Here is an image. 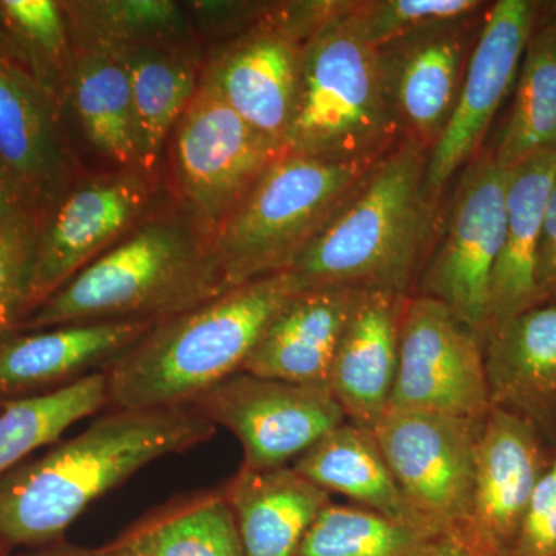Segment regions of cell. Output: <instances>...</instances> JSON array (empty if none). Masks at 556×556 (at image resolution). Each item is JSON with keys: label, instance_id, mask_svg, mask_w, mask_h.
Listing matches in <instances>:
<instances>
[{"label": "cell", "instance_id": "cell-1", "mask_svg": "<svg viewBox=\"0 0 556 556\" xmlns=\"http://www.w3.org/2000/svg\"><path fill=\"white\" fill-rule=\"evenodd\" d=\"M217 427L192 407L112 409L0 478V541L43 547L153 460L204 444Z\"/></svg>", "mask_w": 556, "mask_h": 556}, {"label": "cell", "instance_id": "cell-2", "mask_svg": "<svg viewBox=\"0 0 556 556\" xmlns=\"http://www.w3.org/2000/svg\"><path fill=\"white\" fill-rule=\"evenodd\" d=\"M229 291L211 237L178 206L153 211L70 278L16 332L109 320H164Z\"/></svg>", "mask_w": 556, "mask_h": 556}, {"label": "cell", "instance_id": "cell-3", "mask_svg": "<svg viewBox=\"0 0 556 556\" xmlns=\"http://www.w3.org/2000/svg\"><path fill=\"white\" fill-rule=\"evenodd\" d=\"M428 152L402 138L350 203L287 270L292 294L354 289L412 295L437 212L426 199Z\"/></svg>", "mask_w": 556, "mask_h": 556}, {"label": "cell", "instance_id": "cell-4", "mask_svg": "<svg viewBox=\"0 0 556 556\" xmlns=\"http://www.w3.org/2000/svg\"><path fill=\"white\" fill-rule=\"evenodd\" d=\"M291 295L280 273L156 321L105 369L109 407H189L211 388L243 371L263 331Z\"/></svg>", "mask_w": 556, "mask_h": 556}, {"label": "cell", "instance_id": "cell-5", "mask_svg": "<svg viewBox=\"0 0 556 556\" xmlns=\"http://www.w3.org/2000/svg\"><path fill=\"white\" fill-rule=\"evenodd\" d=\"M379 161L283 153L212 236L226 288L287 270L356 195Z\"/></svg>", "mask_w": 556, "mask_h": 556}, {"label": "cell", "instance_id": "cell-6", "mask_svg": "<svg viewBox=\"0 0 556 556\" xmlns=\"http://www.w3.org/2000/svg\"><path fill=\"white\" fill-rule=\"evenodd\" d=\"M351 2L306 42L285 150L329 160H378L401 141L378 49L362 38Z\"/></svg>", "mask_w": 556, "mask_h": 556}, {"label": "cell", "instance_id": "cell-7", "mask_svg": "<svg viewBox=\"0 0 556 556\" xmlns=\"http://www.w3.org/2000/svg\"><path fill=\"white\" fill-rule=\"evenodd\" d=\"M167 146L177 206L211 239L287 153L244 123L203 75Z\"/></svg>", "mask_w": 556, "mask_h": 556}, {"label": "cell", "instance_id": "cell-8", "mask_svg": "<svg viewBox=\"0 0 556 556\" xmlns=\"http://www.w3.org/2000/svg\"><path fill=\"white\" fill-rule=\"evenodd\" d=\"M508 170L489 150L460 172L439 236L424 257L412 295L442 303L481 339L490 316V280L506 229Z\"/></svg>", "mask_w": 556, "mask_h": 556}, {"label": "cell", "instance_id": "cell-9", "mask_svg": "<svg viewBox=\"0 0 556 556\" xmlns=\"http://www.w3.org/2000/svg\"><path fill=\"white\" fill-rule=\"evenodd\" d=\"M482 424L484 419L388 409L372 428L402 495L434 533L467 525Z\"/></svg>", "mask_w": 556, "mask_h": 556}, {"label": "cell", "instance_id": "cell-10", "mask_svg": "<svg viewBox=\"0 0 556 556\" xmlns=\"http://www.w3.org/2000/svg\"><path fill=\"white\" fill-rule=\"evenodd\" d=\"M536 14L533 0H497L486 9L455 112L428 155L424 190L437 214L445 189L482 152L497 110L517 86Z\"/></svg>", "mask_w": 556, "mask_h": 556}, {"label": "cell", "instance_id": "cell-11", "mask_svg": "<svg viewBox=\"0 0 556 556\" xmlns=\"http://www.w3.org/2000/svg\"><path fill=\"white\" fill-rule=\"evenodd\" d=\"M189 407L236 434L243 447L241 467L255 471L289 467L346 420L328 388L247 371L223 380Z\"/></svg>", "mask_w": 556, "mask_h": 556}, {"label": "cell", "instance_id": "cell-12", "mask_svg": "<svg viewBox=\"0 0 556 556\" xmlns=\"http://www.w3.org/2000/svg\"><path fill=\"white\" fill-rule=\"evenodd\" d=\"M159 174L113 169L83 177L39 233L28 314L149 217Z\"/></svg>", "mask_w": 556, "mask_h": 556}, {"label": "cell", "instance_id": "cell-13", "mask_svg": "<svg viewBox=\"0 0 556 556\" xmlns=\"http://www.w3.org/2000/svg\"><path fill=\"white\" fill-rule=\"evenodd\" d=\"M388 409L485 419L492 409L481 339L437 300L409 295Z\"/></svg>", "mask_w": 556, "mask_h": 556}, {"label": "cell", "instance_id": "cell-14", "mask_svg": "<svg viewBox=\"0 0 556 556\" xmlns=\"http://www.w3.org/2000/svg\"><path fill=\"white\" fill-rule=\"evenodd\" d=\"M306 42L280 3H269L257 22L212 54L201 75L244 123L285 149Z\"/></svg>", "mask_w": 556, "mask_h": 556}, {"label": "cell", "instance_id": "cell-15", "mask_svg": "<svg viewBox=\"0 0 556 556\" xmlns=\"http://www.w3.org/2000/svg\"><path fill=\"white\" fill-rule=\"evenodd\" d=\"M0 166L42 229L83 178L60 102L21 70L0 65Z\"/></svg>", "mask_w": 556, "mask_h": 556}, {"label": "cell", "instance_id": "cell-16", "mask_svg": "<svg viewBox=\"0 0 556 556\" xmlns=\"http://www.w3.org/2000/svg\"><path fill=\"white\" fill-rule=\"evenodd\" d=\"M484 14L427 28L378 49L401 137L416 142L428 155L455 112Z\"/></svg>", "mask_w": 556, "mask_h": 556}, {"label": "cell", "instance_id": "cell-17", "mask_svg": "<svg viewBox=\"0 0 556 556\" xmlns=\"http://www.w3.org/2000/svg\"><path fill=\"white\" fill-rule=\"evenodd\" d=\"M552 455L532 427L490 409L479 437L470 517L460 529L484 554L510 556Z\"/></svg>", "mask_w": 556, "mask_h": 556}, {"label": "cell", "instance_id": "cell-18", "mask_svg": "<svg viewBox=\"0 0 556 556\" xmlns=\"http://www.w3.org/2000/svg\"><path fill=\"white\" fill-rule=\"evenodd\" d=\"M149 320L86 321L0 340V404L60 390L105 371L152 327Z\"/></svg>", "mask_w": 556, "mask_h": 556}, {"label": "cell", "instance_id": "cell-19", "mask_svg": "<svg viewBox=\"0 0 556 556\" xmlns=\"http://www.w3.org/2000/svg\"><path fill=\"white\" fill-rule=\"evenodd\" d=\"M492 408L518 417L556 447V303L490 325L481 336Z\"/></svg>", "mask_w": 556, "mask_h": 556}, {"label": "cell", "instance_id": "cell-20", "mask_svg": "<svg viewBox=\"0 0 556 556\" xmlns=\"http://www.w3.org/2000/svg\"><path fill=\"white\" fill-rule=\"evenodd\" d=\"M405 300L393 292L361 291L332 361L329 391L350 422L369 430L390 408Z\"/></svg>", "mask_w": 556, "mask_h": 556}, {"label": "cell", "instance_id": "cell-21", "mask_svg": "<svg viewBox=\"0 0 556 556\" xmlns=\"http://www.w3.org/2000/svg\"><path fill=\"white\" fill-rule=\"evenodd\" d=\"M358 294L354 289L292 294L263 331L243 371L329 390L336 350Z\"/></svg>", "mask_w": 556, "mask_h": 556}, {"label": "cell", "instance_id": "cell-22", "mask_svg": "<svg viewBox=\"0 0 556 556\" xmlns=\"http://www.w3.org/2000/svg\"><path fill=\"white\" fill-rule=\"evenodd\" d=\"M555 174L556 150L536 153L508 169L506 229L490 280L486 328L540 305L538 251Z\"/></svg>", "mask_w": 556, "mask_h": 556}, {"label": "cell", "instance_id": "cell-23", "mask_svg": "<svg viewBox=\"0 0 556 556\" xmlns=\"http://www.w3.org/2000/svg\"><path fill=\"white\" fill-rule=\"evenodd\" d=\"M243 556H298L300 544L329 493L291 466L255 471L241 467L225 485Z\"/></svg>", "mask_w": 556, "mask_h": 556}, {"label": "cell", "instance_id": "cell-24", "mask_svg": "<svg viewBox=\"0 0 556 556\" xmlns=\"http://www.w3.org/2000/svg\"><path fill=\"white\" fill-rule=\"evenodd\" d=\"M61 108L72 112L94 152L115 169H142L129 76L112 51L73 42Z\"/></svg>", "mask_w": 556, "mask_h": 556}, {"label": "cell", "instance_id": "cell-25", "mask_svg": "<svg viewBox=\"0 0 556 556\" xmlns=\"http://www.w3.org/2000/svg\"><path fill=\"white\" fill-rule=\"evenodd\" d=\"M291 467L327 493H339L383 517L439 535L424 525L402 495L369 428L345 420L311 445Z\"/></svg>", "mask_w": 556, "mask_h": 556}, {"label": "cell", "instance_id": "cell-26", "mask_svg": "<svg viewBox=\"0 0 556 556\" xmlns=\"http://www.w3.org/2000/svg\"><path fill=\"white\" fill-rule=\"evenodd\" d=\"M101 552L104 556H243L223 486L188 493L153 508Z\"/></svg>", "mask_w": 556, "mask_h": 556}, {"label": "cell", "instance_id": "cell-27", "mask_svg": "<svg viewBox=\"0 0 556 556\" xmlns=\"http://www.w3.org/2000/svg\"><path fill=\"white\" fill-rule=\"evenodd\" d=\"M110 51L118 58L129 76L141 167L159 174L156 170L172 131L199 90L203 72L199 54L190 47L166 46L126 47Z\"/></svg>", "mask_w": 556, "mask_h": 556}, {"label": "cell", "instance_id": "cell-28", "mask_svg": "<svg viewBox=\"0 0 556 556\" xmlns=\"http://www.w3.org/2000/svg\"><path fill=\"white\" fill-rule=\"evenodd\" d=\"M73 42L102 49L190 47L197 33L185 3L172 0H65Z\"/></svg>", "mask_w": 556, "mask_h": 556}, {"label": "cell", "instance_id": "cell-29", "mask_svg": "<svg viewBox=\"0 0 556 556\" xmlns=\"http://www.w3.org/2000/svg\"><path fill=\"white\" fill-rule=\"evenodd\" d=\"M506 123L490 149L503 169L556 150V30L538 27L522 58Z\"/></svg>", "mask_w": 556, "mask_h": 556}, {"label": "cell", "instance_id": "cell-30", "mask_svg": "<svg viewBox=\"0 0 556 556\" xmlns=\"http://www.w3.org/2000/svg\"><path fill=\"white\" fill-rule=\"evenodd\" d=\"M109 405L108 375L94 372L60 390L0 404V478L36 450Z\"/></svg>", "mask_w": 556, "mask_h": 556}, {"label": "cell", "instance_id": "cell-31", "mask_svg": "<svg viewBox=\"0 0 556 556\" xmlns=\"http://www.w3.org/2000/svg\"><path fill=\"white\" fill-rule=\"evenodd\" d=\"M0 33L17 67L61 104L73 58V38L62 2L0 0Z\"/></svg>", "mask_w": 556, "mask_h": 556}, {"label": "cell", "instance_id": "cell-32", "mask_svg": "<svg viewBox=\"0 0 556 556\" xmlns=\"http://www.w3.org/2000/svg\"><path fill=\"white\" fill-rule=\"evenodd\" d=\"M437 536L368 508L329 503L311 525L298 556H424Z\"/></svg>", "mask_w": 556, "mask_h": 556}, {"label": "cell", "instance_id": "cell-33", "mask_svg": "<svg viewBox=\"0 0 556 556\" xmlns=\"http://www.w3.org/2000/svg\"><path fill=\"white\" fill-rule=\"evenodd\" d=\"M490 3L481 0H365L351 2L350 17L372 47L415 33L481 16Z\"/></svg>", "mask_w": 556, "mask_h": 556}, {"label": "cell", "instance_id": "cell-34", "mask_svg": "<svg viewBox=\"0 0 556 556\" xmlns=\"http://www.w3.org/2000/svg\"><path fill=\"white\" fill-rule=\"evenodd\" d=\"M40 226L21 217L0 233V340L17 331L28 316Z\"/></svg>", "mask_w": 556, "mask_h": 556}, {"label": "cell", "instance_id": "cell-35", "mask_svg": "<svg viewBox=\"0 0 556 556\" xmlns=\"http://www.w3.org/2000/svg\"><path fill=\"white\" fill-rule=\"evenodd\" d=\"M510 556H556V447L527 507Z\"/></svg>", "mask_w": 556, "mask_h": 556}, {"label": "cell", "instance_id": "cell-36", "mask_svg": "<svg viewBox=\"0 0 556 556\" xmlns=\"http://www.w3.org/2000/svg\"><path fill=\"white\" fill-rule=\"evenodd\" d=\"M536 287L540 305L556 303V174L544 208L538 251Z\"/></svg>", "mask_w": 556, "mask_h": 556}, {"label": "cell", "instance_id": "cell-37", "mask_svg": "<svg viewBox=\"0 0 556 556\" xmlns=\"http://www.w3.org/2000/svg\"><path fill=\"white\" fill-rule=\"evenodd\" d=\"M424 556H489L460 529L439 533Z\"/></svg>", "mask_w": 556, "mask_h": 556}, {"label": "cell", "instance_id": "cell-38", "mask_svg": "<svg viewBox=\"0 0 556 556\" xmlns=\"http://www.w3.org/2000/svg\"><path fill=\"white\" fill-rule=\"evenodd\" d=\"M21 217H28V215L22 208L21 201L17 199L9 177L0 166V233Z\"/></svg>", "mask_w": 556, "mask_h": 556}, {"label": "cell", "instance_id": "cell-39", "mask_svg": "<svg viewBox=\"0 0 556 556\" xmlns=\"http://www.w3.org/2000/svg\"><path fill=\"white\" fill-rule=\"evenodd\" d=\"M21 556H104L101 548H86L72 546V544L58 541V543L49 544V546L38 547L30 554Z\"/></svg>", "mask_w": 556, "mask_h": 556}, {"label": "cell", "instance_id": "cell-40", "mask_svg": "<svg viewBox=\"0 0 556 556\" xmlns=\"http://www.w3.org/2000/svg\"><path fill=\"white\" fill-rule=\"evenodd\" d=\"M535 25L556 30V2H538Z\"/></svg>", "mask_w": 556, "mask_h": 556}, {"label": "cell", "instance_id": "cell-41", "mask_svg": "<svg viewBox=\"0 0 556 556\" xmlns=\"http://www.w3.org/2000/svg\"><path fill=\"white\" fill-rule=\"evenodd\" d=\"M0 65H3V67L21 70L17 67L16 62H14L13 56H11L9 47H7V42L5 39H3L2 33H0Z\"/></svg>", "mask_w": 556, "mask_h": 556}, {"label": "cell", "instance_id": "cell-42", "mask_svg": "<svg viewBox=\"0 0 556 556\" xmlns=\"http://www.w3.org/2000/svg\"><path fill=\"white\" fill-rule=\"evenodd\" d=\"M10 548L5 546V544L0 541V556H10Z\"/></svg>", "mask_w": 556, "mask_h": 556}]
</instances>
